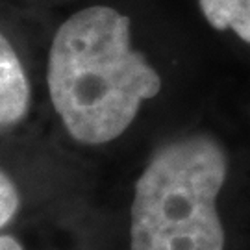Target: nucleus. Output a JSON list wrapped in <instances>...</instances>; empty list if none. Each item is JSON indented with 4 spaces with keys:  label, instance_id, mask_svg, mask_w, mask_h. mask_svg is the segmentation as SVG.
Wrapping results in <instances>:
<instances>
[{
    "label": "nucleus",
    "instance_id": "20e7f679",
    "mask_svg": "<svg viewBox=\"0 0 250 250\" xmlns=\"http://www.w3.org/2000/svg\"><path fill=\"white\" fill-rule=\"evenodd\" d=\"M198 4L215 30H232L250 43V0H198Z\"/></svg>",
    "mask_w": 250,
    "mask_h": 250
},
{
    "label": "nucleus",
    "instance_id": "39448f33",
    "mask_svg": "<svg viewBox=\"0 0 250 250\" xmlns=\"http://www.w3.org/2000/svg\"><path fill=\"white\" fill-rule=\"evenodd\" d=\"M19 209V193L17 188L13 186V182L9 180L6 172H2L0 176V224L6 226L11 223V219L15 217Z\"/></svg>",
    "mask_w": 250,
    "mask_h": 250
},
{
    "label": "nucleus",
    "instance_id": "f257e3e1",
    "mask_svg": "<svg viewBox=\"0 0 250 250\" xmlns=\"http://www.w3.org/2000/svg\"><path fill=\"white\" fill-rule=\"evenodd\" d=\"M46 83L63 126L85 145L117 139L161 89L160 74L132 48L130 19L109 6L80 9L58 28Z\"/></svg>",
    "mask_w": 250,
    "mask_h": 250
},
{
    "label": "nucleus",
    "instance_id": "f03ea898",
    "mask_svg": "<svg viewBox=\"0 0 250 250\" xmlns=\"http://www.w3.org/2000/svg\"><path fill=\"white\" fill-rule=\"evenodd\" d=\"M226 172V152L208 135L158 148L135 184L132 250H224L217 197Z\"/></svg>",
    "mask_w": 250,
    "mask_h": 250
},
{
    "label": "nucleus",
    "instance_id": "423d86ee",
    "mask_svg": "<svg viewBox=\"0 0 250 250\" xmlns=\"http://www.w3.org/2000/svg\"><path fill=\"white\" fill-rule=\"evenodd\" d=\"M0 250H22L21 243L11 237V235H2L0 237Z\"/></svg>",
    "mask_w": 250,
    "mask_h": 250
},
{
    "label": "nucleus",
    "instance_id": "7ed1b4c3",
    "mask_svg": "<svg viewBox=\"0 0 250 250\" xmlns=\"http://www.w3.org/2000/svg\"><path fill=\"white\" fill-rule=\"evenodd\" d=\"M30 106V85L8 37L0 39V123L9 128L21 123Z\"/></svg>",
    "mask_w": 250,
    "mask_h": 250
}]
</instances>
